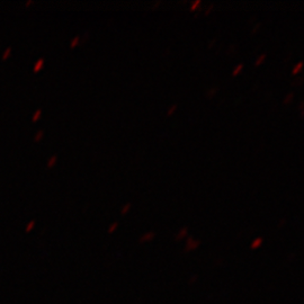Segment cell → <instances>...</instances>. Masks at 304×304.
Listing matches in <instances>:
<instances>
[{
    "instance_id": "cell-1",
    "label": "cell",
    "mask_w": 304,
    "mask_h": 304,
    "mask_svg": "<svg viewBox=\"0 0 304 304\" xmlns=\"http://www.w3.org/2000/svg\"><path fill=\"white\" fill-rule=\"evenodd\" d=\"M198 244H199V242H198V241H193V239H188L187 247H186V249H187V250L195 249L196 247H198Z\"/></svg>"
},
{
    "instance_id": "cell-2",
    "label": "cell",
    "mask_w": 304,
    "mask_h": 304,
    "mask_svg": "<svg viewBox=\"0 0 304 304\" xmlns=\"http://www.w3.org/2000/svg\"><path fill=\"white\" fill-rule=\"evenodd\" d=\"M153 237H154V233H152V232H149L147 233L144 237H142L140 239L141 242H144V241H148V240H151V239H153Z\"/></svg>"
},
{
    "instance_id": "cell-3",
    "label": "cell",
    "mask_w": 304,
    "mask_h": 304,
    "mask_svg": "<svg viewBox=\"0 0 304 304\" xmlns=\"http://www.w3.org/2000/svg\"><path fill=\"white\" fill-rule=\"evenodd\" d=\"M261 242H263V239H261V238H258V239H256L255 241L251 243V248H252V249H256L258 247H260Z\"/></svg>"
},
{
    "instance_id": "cell-4",
    "label": "cell",
    "mask_w": 304,
    "mask_h": 304,
    "mask_svg": "<svg viewBox=\"0 0 304 304\" xmlns=\"http://www.w3.org/2000/svg\"><path fill=\"white\" fill-rule=\"evenodd\" d=\"M43 62H44V60H43V59H39V61L36 62V64H35V67H34V70H35V71L39 70V68L43 65Z\"/></svg>"
},
{
    "instance_id": "cell-5",
    "label": "cell",
    "mask_w": 304,
    "mask_h": 304,
    "mask_svg": "<svg viewBox=\"0 0 304 304\" xmlns=\"http://www.w3.org/2000/svg\"><path fill=\"white\" fill-rule=\"evenodd\" d=\"M186 233H187V229H183L179 232V234L177 235V239H181L184 235H186Z\"/></svg>"
},
{
    "instance_id": "cell-6",
    "label": "cell",
    "mask_w": 304,
    "mask_h": 304,
    "mask_svg": "<svg viewBox=\"0 0 304 304\" xmlns=\"http://www.w3.org/2000/svg\"><path fill=\"white\" fill-rule=\"evenodd\" d=\"M265 58H266V55H265V54H261V55H260V56H259V58L257 59V61H256V64H257V65H259L260 63H261L263 61H264V60H265Z\"/></svg>"
},
{
    "instance_id": "cell-7",
    "label": "cell",
    "mask_w": 304,
    "mask_h": 304,
    "mask_svg": "<svg viewBox=\"0 0 304 304\" xmlns=\"http://www.w3.org/2000/svg\"><path fill=\"white\" fill-rule=\"evenodd\" d=\"M301 68H302V62H298V63H297L296 67L294 68V70H293V73H294V74H295V73H297L298 71L301 70Z\"/></svg>"
},
{
    "instance_id": "cell-8",
    "label": "cell",
    "mask_w": 304,
    "mask_h": 304,
    "mask_svg": "<svg viewBox=\"0 0 304 304\" xmlns=\"http://www.w3.org/2000/svg\"><path fill=\"white\" fill-rule=\"evenodd\" d=\"M242 68H243V64H240V65H238V67L235 68V70L233 71V74H234V76H235V74H238V73H239V72H240V71L242 70Z\"/></svg>"
},
{
    "instance_id": "cell-9",
    "label": "cell",
    "mask_w": 304,
    "mask_h": 304,
    "mask_svg": "<svg viewBox=\"0 0 304 304\" xmlns=\"http://www.w3.org/2000/svg\"><path fill=\"white\" fill-rule=\"evenodd\" d=\"M55 160H56V157H55V156H54V157H52V158H51V159L48 160V164H48V167H52V166L54 164Z\"/></svg>"
},
{
    "instance_id": "cell-10",
    "label": "cell",
    "mask_w": 304,
    "mask_h": 304,
    "mask_svg": "<svg viewBox=\"0 0 304 304\" xmlns=\"http://www.w3.org/2000/svg\"><path fill=\"white\" fill-rule=\"evenodd\" d=\"M130 207H131V204H126L124 207L122 209V214H125V213H126L127 211L130 210Z\"/></svg>"
},
{
    "instance_id": "cell-11",
    "label": "cell",
    "mask_w": 304,
    "mask_h": 304,
    "mask_svg": "<svg viewBox=\"0 0 304 304\" xmlns=\"http://www.w3.org/2000/svg\"><path fill=\"white\" fill-rule=\"evenodd\" d=\"M201 4V0H196V1H194L193 2V5H192V10H194V9H196L197 8V6Z\"/></svg>"
},
{
    "instance_id": "cell-12",
    "label": "cell",
    "mask_w": 304,
    "mask_h": 304,
    "mask_svg": "<svg viewBox=\"0 0 304 304\" xmlns=\"http://www.w3.org/2000/svg\"><path fill=\"white\" fill-rule=\"evenodd\" d=\"M116 227H117V223H113V224H112V226H110V227L108 229V232H109V233H112L114 230H116Z\"/></svg>"
},
{
    "instance_id": "cell-13",
    "label": "cell",
    "mask_w": 304,
    "mask_h": 304,
    "mask_svg": "<svg viewBox=\"0 0 304 304\" xmlns=\"http://www.w3.org/2000/svg\"><path fill=\"white\" fill-rule=\"evenodd\" d=\"M292 98H293V94H289L286 97H285V103H289V101L292 100Z\"/></svg>"
},
{
    "instance_id": "cell-14",
    "label": "cell",
    "mask_w": 304,
    "mask_h": 304,
    "mask_svg": "<svg viewBox=\"0 0 304 304\" xmlns=\"http://www.w3.org/2000/svg\"><path fill=\"white\" fill-rule=\"evenodd\" d=\"M78 42H79V37H74V39H73V41L71 42V46H76Z\"/></svg>"
},
{
    "instance_id": "cell-15",
    "label": "cell",
    "mask_w": 304,
    "mask_h": 304,
    "mask_svg": "<svg viewBox=\"0 0 304 304\" xmlns=\"http://www.w3.org/2000/svg\"><path fill=\"white\" fill-rule=\"evenodd\" d=\"M176 108H177V106H176V105H173V106H171V107H170V109L168 110V115H171L172 113H173V110H175Z\"/></svg>"
},
{
    "instance_id": "cell-16",
    "label": "cell",
    "mask_w": 304,
    "mask_h": 304,
    "mask_svg": "<svg viewBox=\"0 0 304 304\" xmlns=\"http://www.w3.org/2000/svg\"><path fill=\"white\" fill-rule=\"evenodd\" d=\"M41 113H42V112H41V110L39 109V110H37V112L35 113V115L33 116V119H37V118H39V116L41 115Z\"/></svg>"
},
{
    "instance_id": "cell-17",
    "label": "cell",
    "mask_w": 304,
    "mask_h": 304,
    "mask_svg": "<svg viewBox=\"0 0 304 304\" xmlns=\"http://www.w3.org/2000/svg\"><path fill=\"white\" fill-rule=\"evenodd\" d=\"M10 50H11V48H10V47H8L7 50L5 51V53H4V58H6V56H8V54H9V52H10Z\"/></svg>"
},
{
    "instance_id": "cell-18",
    "label": "cell",
    "mask_w": 304,
    "mask_h": 304,
    "mask_svg": "<svg viewBox=\"0 0 304 304\" xmlns=\"http://www.w3.org/2000/svg\"><path fill=\"white\" fill-rule=\"evenodd\" d=\"M42 134H43V132L41 131V132L37 133V135H36V138H35V140H39L41 138H42Z\"/></svg>"
}]
</instances>
